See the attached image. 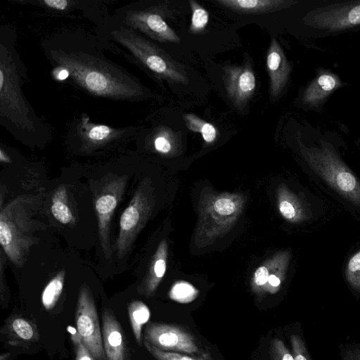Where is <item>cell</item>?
Wrapping results in <instances>:
<instances>
[{"label": "cell", "mask_w": 360, "mask_h": 360, "mask_svg": "<svg viewBox=\"0 0 360 360\" xmlns=\"http://www.w3.org/2000/svg\"><path fill=\"white\" fill-rule=\"evenodd\" d=\"M45 58L53 67L69 72V82L95 98L139 102L151 92L135 75L109 58L106 44L82 29H63L43 39Z\"/></svg>", "instance_id": "6da1fadb"}, {"label": "cell", "mask_w": 360, "mask_h": 360, "mask_svg": "<svg viewBox=\"0 0 360 360\" xmlns=\"http://www.w3.org/2000/svg\"><path fill=\"white\" fill-rule=\"evenodd\" d=\"M18 34L10 25L0 27V125L22 142L44 141L51 126L36 113L22 86L28 70L16 49Z\"/></svg>", "instance_id": "7a4b0ae2"}, {"label": "cell", "mask_w": 360, "mask_h": 360, "mask_svg": "<svg viewBox=\"0 0 360 360\" xmlns=\"http://www.w3.org/2000/svg\"><path fill=\"white\" fill-rule=\"evenodd\" d=\"M302 152L312 169L338 194L360 208V181L341 160L332 146L321 141L320 148H307Z\"/></svg>", "instance_id": "3957f363"}, {"label": "cell", "mask_w": 360, "mask_h": 360, "mask_svg": "<svg viewBox=\"0 0 360 360\" xmlns=\"http://www.w3.org/2000/svg\"><path fill=\"white\" fill-rule=\"evenodd\" d=\"M139 130L134 126L114 127L95 123L86 112H82L70 123L67 139L79 146L82 150L91 151L129 139Z\"/></svg>", "instance_id": "277c9868"}, {"label": "cell", "mask_w": 360, "mask_h": 360, "mask_svg": "<svg viewBox=\"0 0 360 360\" xmlns=\"http://www.w3.org/2000/svg\"><path fill=\"white\" fill-rule=\"evenodd\" d=\"M112 16L121 24L148 39L161 43H179L181 39L155 8L131 2L118 8Z\"/></svg>", "instance_id": "5b68a950"}, {"label": "cell", "mask_w": 360, "mask_h": 360, "mask_svg": "<svg viewBox=\"0 0 360 360\" xmlns=\"http://www.w3.org/2000/svg\"><path fill=\"white\" fill-rule=\"evenodd\" d=\"M75 323L82 342L92 356L97 360H106L96 308L85 285L79 290Z\"/></svg>", "instance_id": "8992f818"}, {"label": "cell", "mask_w": 360, "mask_h": 360, "mask_svg": "<svg viewBox=\"0 0 360 360\" xmlns=\"http://www.w3.org/2000/svg\"><path fill=\"white\" fill-rule=\"evenodd\" d=\"M143 338L162 351L188 354H198L200 352L195 337L177 325L150 323L145 328Z\"/></svg>", "instance_id": "52a82bcc"}, {"label": "cell", "mask_w": 360, "mask_h": 360, "mask_svg": "<svg viewBox=\"0 0 360 360\" xmlns=\"http://www.w3.org/2000/svg\"><path fill=\"white\" fill-rule=\"evenodd\" d=\"M312 27L340 31L360 25V1L336 3L313 10L306 16Z\"/></svg>", "instance_id": "ba28073f"}, {"label": "cell", "mask_w": 360, "mask_h": 360, "mask_svg": "<svg viewBox=\"0 0 360 360\" xmlns=\"http://www.w3.org/2000/svg\"><path fill=\"white\" fill-rule=\"evenodd\" d=\"M12 2L32 5L53 15H67L75 11L98 25L109 15L107 3L98 0H12Z\"/></svg>", "instance_id": "9c48e42d"}, {"label": "cell", "mask_w": 360, "mask_h": 360, "mask_svg": "<svg viewBox=\"0 0 360 360\" xmlns=\"http://www.w3.org/2000/svg\"><path fill=\"white\" fill-rule=\"evenodd\" d=\"M224 82L228 97L238 109L245 105L256 88L255 75L249 65L226 66Z\"/></svg>", "instance_id": "30bf717a"}, {"label": "cell", "mask_w": 360, "mask_h": 360, "mask_svg": "<svg viewBox=\"0 0 360 360\" xmlns=\"http://www.w3.org/2000/svg\"><path fill=\"white\" fill-rule=\"evenodd\" d=\"M144 204L141 193H136L120 220V232L117 240V255L124 256L140 229L143 217Z\"/></svg>", "instance_id": "8fae6325"}, {"label": "cell", "mask_w": 360, "mask_h": 360, "mask_svg": "<svg viewBox=\"0 0 360 360\" xmlns=\"http://www.w3.org/2000/svg\"><path fill=\"white\" fill-rule=\"evenodd\" d=\"M124 182L117 180L111 182L96 202L101 244L106 257L110 256L109 225L111 216L117 205L119 195Z\"/></svg>", "instance_id": "7c38bea8"}, {"label": "cell", "mask_w": 360, "mask_h": 360, "mask_svg": "<svg viewBox=\"0 0 360 360\" xmlns=\"http://www.w3.org/2000/svg\"><path fill=\"white\" fill-rule=\"evenodd\" d=\"M266 70L269 77L271 98L280 96L285 87L291 71V66L277 40L273 38L266 52Z\"/></svg>", "instance_id": "4fadbf2b"}, {"label": "cell", "mask_w": 360, "mask_h": 360, "mask_svg": "<svg viewBox=\"0 0 360 360\" xmlns=\"http://www.w3.org/2000/svg\"><path fill=\"white\" fill-rule=\"evenodd\" d=\"M103 344L106 360H125V347L119 322L110 309L103 312Z\"/></svg>", "instance_id": "5bb4252c"}, {"label": "cell", "mask_w": 360, "mask_h": 360, "mask_svg": "<svg viewBox=\"0 0 360 360\" xmlns=\"http://www.w3.org/2000/svg\"><path fill=\"white\" fill-rule=\"evenodd\" d=\"M220 6L243 14L274 12L295 5V1L285 0H217Z\"/></svg>", "instance_id": "9a60e30c"}, {"label": "cell", "mask_w": 360, "mask_h": 360, "mask_svg": "<svg viewBox=\"0 0 360 360\" xmlns=\"http://www.w3.org/2000/svg\"><path fill=\"white\" fill-rule=\"evenodd\" d=\"M341 86L342 83L336 75L328 72H321L306 88L302 101L311 106L319 105Z\"/></svg>", "instance_id": "2e32d148"}, {"label": "cell", "mask_w": 360, "mask_h": 360, "mask_svg": "<svg viewBox=\"0 0 360 360\" xmlns=\"http://www.w3.org/2000/svg\"><path fill=\"white\" fill-rule=\"evenodd\" d=\"M128 314L135 339L141 345L142 328L150 319V309L143 302L134 300L128 306Z\"/></svg>", "instance_id": "e0dca14e"}, {"label": "cell", "mask_w": 360, "mask_h": 360, "mask_svg": "<svg viewBox=\"0 0 360 360\" xmlns=\"http://www.w3.org/2000/svg\"><path fill=\"white\" fill-rule=\"evenodd\" d=\"M184 120L187 128L192 131L200 133L206 143H211L216 139L217 129L212 124L192 113L185 114Z\"/></svg>", "instance_id": "ac0fdd59"}, {"label": "cell", "mask_w": 360, "mask_h": 360, "mask_svg": "<svg viewBox=\"0 0 360 360\" xmlns=\"http://www.w3.org/2000/svg\"><path fill=\"white\" fill-rule=\"evenodd\" d=\"M65 272H59L46 285L41 294L44 307L50 310L54 307L60 296L64 285Z\"/></svg>", "instance_id": "d6986e66"}, {"label": "cell", "mask_w": 360, "mask_h": 360, "mask_svg": "<svg viewBox=\"0 0 360 360\" xmlns=\"http://www.w3.org/2000/svg\"><path fill=\"white\" fill-rule=\"evenodd\" d=\"M66 202V190L65 188H62L54 194L51 207V213L55 219L64 224L72 222L73 219L72 213Z\"/></svg>", "instance_id": "ffe728a7"}, {"label": "cell", "mask_w": 360, "mask_h": 360, "mask_svg": "<svg viewBox=\"0 0 360 360\" xmlns=\"http://www.w3.org/2000/svg\"><path fill=\"white\" fill-rule=\"evenodd\" d=\"M143 344L148 352L157 360H213L208 352L190 356L178 352L162 351L145 340Z\"/></svg>", "instance_id": "44dd1931"}, {"label": "cell", "mask_w": 360, "mask_h": 360, "mask_svg": "<svg viewBox=\"0 0 360 360\" xmlns=\"http://www.w3.org/2000/svg\"><path fill=\"white\" fill-rule=\"evenodd\" d=\"M153 144L156 151L162 154L169 153L175 138L174 131L165 126H158L153 130Z\"/></svg>", "instance_id": "7402d4cb"}, {"label": "cell", "mask_w": 360, "mask_h": 360, "mask_svg": "<svg viewBox=\"0 0 360 360\" xmlns=\"http://www.w3.org/2000/svg\"><path fill=\"white\" fill-rule=\"evenodd\" d=\"M188 3L191 9L189 31L194 34H200L205 30L208 24L209 13L195 1L190 0Z\"/></svg>", "instance_id": "603a6c76"}, {"label": "cell", "mask_w": 360, "mask_h": 360, "mask_svg": "<svg viewBox=\"0 0 360 360\" xmlns=\"http://www.w3.org/2000/svg\"><path fill=\"white\" fill-rule=\"evenodd\" d=\"M198 294V290L191 283L179 281L173 285L169 291V297L179 303L186 304L193 301Z\"/></svg>", "instance_id": "cb8c5ba5"}, {"label": "cell", "mask_w": 360, "mask_h": 360, "mask_svg": "<svg viewBox=\"0 0 360 360\" xmlns=\"http://www.w3.org/2000/svg\"><path fill=\"white\" fill-rule=\"evenodd\" d=\"M345 276L354 289L360 290V250L349 259L345 269Z\"/></svg>", "instance_id": "d4e9b609"}, {"label": "cell", "mask_w": 360, "mask_h": 360, "mask_svg": "<svg viewBox=\"0 0 360 360\" xmlns=\"http://www.w3.org/2000/svg\"><path fill=\"white\" fill-rule=\"evenodd\" d=\"M11 327L14 333L21 339L30 340L34 335L32 325L22 318H15L11 323Z\"/></svg>", "instance_id": "484cf974"}, {"label": "cell", "mask_w": 360, "mask_h": 360, "mask_svg": "<svg viewBox=\"0 0 360 360\" xmlns=\"http://www.w3.org/2000/svg\"><path fill=\"white\" fill-rule=\"evenodd\" d=\"M270 356L271 360H294L292 354L278 338H274L271 342Z\"/></svg>", "instance_id": "4316f807"}, {"label": "cell", "mask_w": 360, "mask_h": 360, "mask_svg": "<svg viewBox=\"0 0 360 360\" xmlns=\"http://www.w3.org/2000/svg\"><path fill=\"white\" fill-rule=\"evenodd\" d=\"M279 210L283 217L289 220L297 219L302 217V209L288 199H284L280 202Z\"/></svg>", "instance_id": "83f0119b"}, {"label": "cell", "mask_w": 360, "mask_h": 360, "mask_svg": "<svg viewBox=\"0 0 360 360\" xmlns=\"http://www.w3.org/2000/svg\"><path fill=\"white\" fill-rule=\"evenodd\" d=\"M290 343L294 360H310L305 345L299 335H292Z\"/></svg>", "instance_id": "f1b7e54d"}, {"label": "cell", "mask_w": 360, "mask_h": 360, "mask_svg": "<svg viewBox=\"0 0 360 360\" xmlns=\"http://www.w3.org/2000/svg\"><path fill=\"white\" fill-rule=\"evenodd\" d=\"M214 209L218 214L226 216L235 212L236 205L231 199L219 198L215 201Z\"/></svg>", "instance_id": "f546056e"}, {"label": "cell", "mask_w": 360, "mask_h": 360, "mask_svg": "<svg viewBox=\"0 0 360 360\" xmlns=\"http://www.w3.org/2000/svg\"><path fill=\"white\" fill-rule=\"evenodd\" d=\"M75 345L76 347L75 360H95V358L85 347L82 340H79Z\"/></svg>", "instance_id": "4dcf8cb0"}, {"label": "cell", "mask_w": 360, "mask_h": 360, "mask_svg": "<svg viewBox=\"0 0 360 360\" xmlns=\"http://www.w3.org/2000/svg\"><path fill=\"white\" fill-rule=\"evenodd\" d=\"M269 271L265 266L259 267L254 276V283L257 286L261 287L268 282Z\"/></svg>", "instance_id": "1f68e13d"}, {"label": "cell", "mask_w": 360, "mask_h": 360, "mask_svg": "<svg viewBox=\"0 0 360 360\" xmlns=\"http://www.w3.org/2000/svg\"><path fill=\"white\" fill-rule=\"evenodd\" d=\"M54 78L57 80H65L69 77V72L67 70L61 67H55L52 71Z\"/></svg>", "instance_id": "d6a6232c"}, {"label": "cell", "mask_w": 360, "mask_h": 360, "mask_svg": "<svg viewBox=\"0 0 360 360\" xmlns=\"http://www.w3.org/2000/svg\"><path fill=\"white\" fill-rule=\"evenodd\" d=\"M268 283L270 286L269 290L271 293H273L278 290V288H279V286L281 283V280L276 275L271 274L269 276Z\"/></svg>", "instance_id": "836d02e7"}, {"label": "cell", "mask_w": 360, "mask_h": 360, "mask_svg": "<svg viewBox=\"0 0 360 360\" xmlns=\"http://www.w3.org/2000/svg\"><path fill=\"white\" fill-rule=\"evenodd\" d=\"M345 360H360V350L349 352L345 356Z\"/></svg>", "instance_id": "e575fe53"}, {"label": "cell", "mask_w": 360, "mask_h": 360, "mask_svg": "<svg viewBox=\"0 0 360 360\" xmlns=\"http://www.w3.org/2000/svg\"><path fill=\"white\" fill-rule=\"evenodd\" d=\"M0 160L2 162L11 163V160L6 151L4 150L3 148H0Z\"/></svg>", "instance_id": "d590c367"}]
</instances>
